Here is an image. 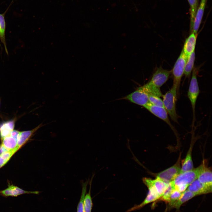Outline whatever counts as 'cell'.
Segmentation results:
<instances>
[{
  "mask_svg": "<svg viewBox=\"0 0 212 212\" xmlns=\"http://www.w3.org/2000/svg\"><path fill=\"white\" fill-rule=\"evenodd\" d=\"M187 189L194 193L196 196L212 192V187L201 183L197 178L188 186Z\"/></svg>",
  "mask_w": 212,
  "mask_h": 212,
  "instance_id": "30bf717a",
  "label": "cell"
},
{
  "mask_svg": "<svg viewBox=\"0 0 212 212\" xmlns=\"http://www.w3.org/2000/svg\"><path fill=\"white\" fill-rule=\"evenodd\" d=\"M196 196V195L195 194L188 189L186 190L182 193L179 199L171 206L176 209H179L183 204Z\"/></svg>",
  "mask_w": 212,
  "mask_h": 212,
  "instance_id": "e0dca14e",
  "label": "cell"
},
{
  "mask_svg": "<svg viewBox=\"0 0 212 212\" xmlns=\"http://www.w3.org/2000/svg\"><path fill=\"white\" fill-rule=\"evenodd\" d=\"M1 140V144L9 151L17 147V141L10 135L4 138Z\"/></svg>",
  "mask_w": 212,
  "mask_h": 212,
  "instance_id": "d6986e66",
  "label": "cell"
},
{
  "mask_svg": "<svg viewBox=\"0 0 212 212\" xmlns=\"http://www.w3.org/2000/svg\"><path fill=\"white\" fill-rule=\"evenodd\" d=\"M182 193L176 189L173 190L169 196L168 201L170 206L179 199Z\"/></svg>",
  "mask_w": 212,
  "mask_h": 212,
  "instance_id": "4316f807",
  "label": "cell"
},
{
  "mask_svg": "<svg viewBox=\"0 0 212 212\" xmlns=\"http://www.w3.org/2000/svg\"><path fill=\"white\" fill-rule=\"evenodd\" d=\"M181 173L180 162L158 173L156 178L169 183L173 181Z\"/></svg>",
  "mask_w": 212,
  "mask_h": 212,
  "instance_id": "8992f818",
  "label": "cell"
},
{
  "mask_svg": "<svg viewBox=\"0 0 212 212\" xmlns=\"http://www.w3.org/2000/svg\"><path fill=\"white\" fill-rule=\"evenodd\" d=\"M187 60V58L182 50L171 71L173 78V85L177 87V90L179 89L181 78L184 73Z\"/></svg>",
  "mask_w": 212,
  "mask_h": 212,
  "instance_id": "277c9868",
  "label": "cell"
},
{
  "mask_svg": "<svg viewBox=\"0 0 212 212\" xmlns=\"http://www.w3.org/2000/svg\"><path fill=\"white\" fill-rule=\"evenodd\" d=\"M197 179L201 183L212 187V171L209 168L205 165L201 171Z\"/></svg>",
  "mask_w": 212,
  "mask_h": 212,
  "instance_id": "5bb4252c",
  "label": "cell"
},
{
  "mask_svg": "<svg viewBox=\"0 0 212 212\" xmlns=\"http://www.w3.org/2000/svg\"><path fill=\"white\" fill-rule=\"evenodd\" d=\"M190 6L191 15L190 30L192 32L195 17L198 9L197 0H188Z\"/></svg>",
  "mask_w": 212,
  "mask_h": 212,
  "instance_id": "603a6c76",
  "label": "cell"
},
{
  "mask_svg": "<svg viewBox=\"0 0 212 212\" xmlns=\"http://www.w3.org/2000/svg\"><path fill=\"white\" fill-rule=\"evenodd\" d=\"M149 94L145 85L127 95L125 99L132 102L144 106L149 102Z\"/></svg>",
  "mask_w": 212,
  "mask_h": 212,
  "instance_id": "5b68a950",
  "label": "cell"
},
{
  "mask_svg": "<svg viewBox=\"0 0 212 212\" xmlns=\"http://www.w3.org/2000/svg\"><path fill=\"white\" fill-rule=\"evenodd\" d=\"M198 70L196 68L193 70L191 78L188 93V98L191 102L193 110L194 123L195 117V107L196 101L199 93L197 79Z\"/></svg>",
  "mask_w": 212,
  "mask_h": 212,
  "instance_id": "3957f363",
  "label": "cell"
},
{
  "mask_svg": "<svg viewBox=\"0 0 212 212\" xmlns=\"http://www.w3.org/2000/svg\"></svg>",
  "mask_w": 212,
  "mask_h": 212,
  "instance_id": "f546056e",
  "label": "cell"
},
{
  "mask_svg": "<svg viewBox=\"0 0 212 212\" xmlns=\"http://www.w3.org/2000/svg\"><path fill=\"white\" fill-rule=\"evenodd\" d=\"M206 0H201L193 23L192 32L197 34L203 15Z\"/></svg>",
  "mask_w": 212,
  "mask_h": 212,
  "instance_id": "7c38bea8",
  "label": "cell"
},
{
  "mask_svg": "<svg viewBox=\"0 0 212 212\" xmlns=\"http://www.w3.org/2000/svg\"><path fill=\"white\" fill-rule=\"evenodd\" d=\"M197 34L192 32L187 38L182 50L187 59L191 54L195 51Z\"/></svg>",
  "mask_w": 212,
  "mask_h": 212,
  "instance_id": "8fae6325",
  "label": "cell"
},
{
  "mask_svg": "<svg viewBox=\"0 0 212 212\" xmlns=\"http://www.w3.org/2000/svg\"><path fill=\"white\" fill-rule=\"evenodd\" d=\"M149 102L154 105L164 108L163 101L159 97L153 95H149Z\"/></svg>",
  "mask_w": 212,
  "mask_h": 212,
  "instance_id": "484cf974",
  "label": "cell"
},
{
  "mask_svg": "<svg viewBox=\"0 0 212 212\" xmlns=\"http://www.w3.org/2000/svg\"><path fill=\"white\" fill-rule=\"evenodd\" d=\"M144 107L154 115L163 120L174 130V127L169 120L168 113L164 108L154 105L150 102Z\"/></svg>",
  "mask_w": 212,
  "mask_h": 212,
  "instance_id": "ba28073f",
  "label": "cell"
},
{
  "mask_svg": "<svg viewBox=\"0 0 212 212\" xmlns=\"http://www.w3.org/2000/svg\"><path fill=\"white\" fill-rule=\"evenodd\" d=\"M88 182L89 181L88 180L85 182H82V193L80 198L77 206V212H85L83 206V201L85 196L86 193L87 186Z\"/></svg>",
  "mask_w": 212,
  "mask_h": 212,
  "instance_id": "7402d4cb",
  "label": "cell"
},
{
  "mask_svg": "<svg viewBox=\"0 0 212 212\" xmlns=\"http://www.w3.org/2000/svg\"><path fill=\"white\" fill-rule=\"evenodd\" d=\"M39 191H28L22 189L12 184H9L8 187L0 191V195L3 196L17 197L20 195L25 194H38Z\"/></svg>",
  "mask_w": 212,
  "mask_h": 212,
  "instance_id": "9c48e42d",
  "label": "cell"
},
{
  "mask_svg": "<svg viewBox=\"0 0 212 212\" xmlns=\"http://www.w3.org/2000/svg\"><path fill=\"white\" fill-rule=\"evenodd\" d=\"M149 180L150 182L155 188L158 194L160 197H161L167 188L169 183H167L157 178L154 180L149 178Z\"/></svg>",
  "mask_w": 212,
  "mask_h": 212,
  "instance_id": "2e32d148",
  "label": "cell"
},
{
  "mask_svg": "<svg viewBox=\"0 0 212 212\" xmlns=\"http://www.w3.org/2000/svg\"><path fill=\"white\" fill-rule=\"evenodd\" d=\"M44 125L41 123L32 130L20 132L17 141V147L20 149L37 130Z\"/></svg>",
  "mask_w": 212,
  "mask_h": 212,
  "instance_id": "4fadbf2b",
  "label": "cell"
},
{
  "mask_svg": "<svg viewBox=\"0 0 212 212\" xmlns=\"http://www.w3.org/2000/svg\"><path fill=\"white\" fill-rule=\"evenodd\" d=\"M205 165L203 163L196 168L180 173L170 183L174 189L176 187L180 185L188 186L197 178L199 173Z\"/></svg>",
  "mask_w": 212,
  "mask_h": 212,
  "instance_id": "7a4b0ae2",
  "label": "cell"
},
{
  "mask_svg": "<svg viewBox=\"0 0 212 212\" xmlns=\"http://www.w3.org/2000/svg\"><path fill=\"white\" fill-rule=\"evenodd\" d=\"M195 58V51L193 52L188 58L185 64L184 73L186 77H189L193 69Z\"/></svg>",
  "mask_w": 212,
  "mask_h": 212,
  "instance_id": "ffe728a7",
  "label": "cell"
},
{
  "mask_svg": "<svg viewBox=\"0 0 212 212\" xmlns=\"http://www.w3.org/2000/svg\"><path fill=\"white\" fill-rule=\"evenodd\" d=\"M6 28V24L4 15L3 14H0V30L2 35V39L1 40L3 43L7 54L8 52L6 46V44L5 38V31Z\"/></svg>",
  "mask_w": 212,
  "mask_h": 212,
  "instance_id": "d4e9b609",
  "label": "cell"
},
{
  "mask_svg": "<svg viewBox=\"0 0 212 212\" xmlns=\"http://www.w3.org/2000/svg\"><path fill=\"white\" fill-rule=\"evenodd\" d=\"M9 151L1 144L0 145V155L2 153Z\"/></svg>",
  "mask_w": 212,
  "mask_h": 212,
  "instance_id": "f1b7e54d",
  "label": "cell"
},
{
  "mask_svg": "<svg viewBox=\"0 0 212 212\" xmlns=\"http://www.w3.org/2000/svg\"><path fill=\"white\" fill-rule=\"evenodd\" d=\"M191 149L192 148L191 147L181 168L180 173L191 170L193 169L191 156Z\"/></svg>",
  "mask_w": 212,
  "mask_h": 212,
  "instance_id": "ac0fdd59",
  "label": "cell"
},
{
  "mask_svg": "<svg viewBox=\"0 0 212 212\" xmlns=\"http://www.w3.org/2000/svg\"><path fill=\"white\" fill-rule=\"evenodd\" d=\"M15 121L11 120L5 122L0 124V136L1 139L10 135L14 130Z\"/></svg>",
  "mask_w": 212,
  "mask_h": 212,
  "instance_id": "9a60e30c",
  "label": "cell"
},
{
  "mask_svg": "<svg viewBox=\"0 0 212 212\" xmlns=\"http://www.w3.org/2000/svg\"><path fill=\"white\" fill-rule=\"evenodd\" d=\"M18 150L19 148L17 147L12 150L4 152L0 155V168L7 163Z\"/></svg>",
  "mask_w": 212,
  "mask_h": 212,
  "instance_id": "cb8c5ba5",
  "label": "cell"
},
{
  "mask_svg": "<svg viewBox=\"0 0 212 212\" xmlns=\"http://www.w3.org/2000/svg\"><path fill=\"white\" fill-rule=\"evenodd\" d=\"M171 72V71L164 69L160 67L156 69L149 82L160 88L168 80Z\"/></svg>",
  "mask_w": 212,
  "mask_h": 212,
  "instance_id": "52a82bcc",
  "label": "cell"
},
{
  "mask_svg": "<svg viewBox=\"0 0 212 212\" xmlns=\"http://www.w3.org/2000/svg\"><path fill=\"white\" fill-rule=\"evenodd\" d=\"M92 180L90 182V187L88 192L86 193L84 199L83 206L85 212H91L92 202L91 195Z\"/></svg>",
  "mask_w": 212,
  "mask_h": 212,
  "instance_id": "44dd1931",
  "label": "cell"
},
{
  "mask_svg": "<svg viewBox=\"0 0 212 212\" xmlns=\"http://www.w3.org/2000/svg\"><path fill=\"white\" fill-rule=\"evenodd\" d=\"M177 90V87L173 85L170 90L163 96L164 108L171 120L176 123H178V117L176 110Z\"/></svg>",
  "mask_w": 212,
  "mask_h": 212,
  "instance_id": "6da1fadb",
  "label": "cell"
},
{
  "mask_svg": "<svg viewBox=\"0 0 212 212\" xmlns=\"http://www.w3.org/2000/svg\"><path fill=\"white\" fill-rule=\"evenodd\" d=\"M20 131L17 130H13L11 133L10 135L16 139L17 141Z\"/></svg>",
  "mask_w": 212,
  "mask_h": 212,
  "instance_id": "83f0119b",
  "label": "cell"
}]
</instances>
